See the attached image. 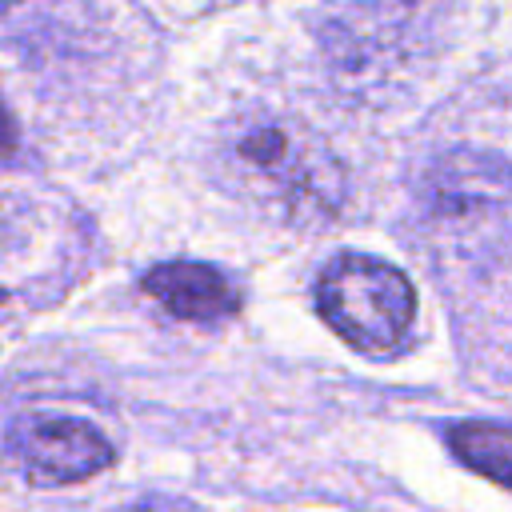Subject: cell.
Segmentation results:
<instances>
[{
	"label": "cell",
	"instance_id": "cell-5",
	"mask_svg": "<svg viewBox=\"0 0 512 512\" xmlns=\"http://www.w3.org/2000/svg\"><path fill=\"white\" fill-rule=\"evenodd\" d=\"M140 284L176 320L212 324V320H224L240 308L232 280L220 268L200 264V260H164V264L148 268Z\"/></svg>",
	"mask_w": 512,
	"mask_h": 512
},
{
	"label": "cell",
	"instance_id": "cell-2",
	"mask_svg": "<svg viewBox=\"0 0 512 512\" xmlns=\"http://www.w3.org/2000/svg\"><path fill=\"white\" fill-rule=\"evenodd\" d=\"M316 308L340 340L368 356H388L412 332L416 288L396 264L364 252H344L320 272Z\"/></svg>",
	"mask_w": 512,
	"mask_h": 512
},
{
	"label": "cell",
	"instance_id": "cell-8",
	"mask_svg": "<svg viewBox=\"0 0 512 512\" xmlns=\"http://www.w3.org/2000/svg\"><path fill=\"white\" fill-rule=\"evenodd\" d=\"M20 0H0V12H8V8H16Z\"/></svg>",
	"mask_w": 512,
	"mask_h": 512
},
{
	"label": "cell",
	"instance_id": "cell-4",
	"mask_svg": "<svg viewBox=\"0 0 512 512\" xmlns=\"http://www.w3.org/2000/svg\"><path fill=\"white\" fill-rule=\"evenodd\" d=\"M12 452L32 484H80L116 460L112 440L76 416H24L12 428Z\"/></svg>",
	"mask_w": 512,
	"mask_h": 512
},
{
	"label": "cell",
	"instance_id": "cell-3",
	"mask_svg": "<svg viewBox=\"0 0 512 512\" xmlns=\"http://www.w3.org/2000/svg\"><path fill=\"white\" fill-rule=\"evenodd\" d=\"M428 224L452 240H480L512 220V168L484 152L440 156L420 184Z\"/></svg>",
	"mask_w": 512,
	"mask_h": 512
},
{
	"label": "cell",
	"instance_id": "cell-7",
	"mask_svg": "<svg viewBox=\"0 0 512 512\" xmlns=\"http://www.w3.org/2000/svg\"><path fill=\"white\" fill-rule=\"evenodd\" d=\"M12 144H16V128H12V120H8V112L0 104V152H8Z\"/></svg>",
	"mask_w": 512,
	"mask_h": 512
},
{
	"label": "cell",
	"instance_id": "cell-1",
	"mask_svg": "<svg viewBox=\"0 0 512 512\" xmlns=\"http://www.w3.org/2000/svg\"><path fill=\"white\" fill-rule=\"evenodd\" d=\"M216 168L228 192L288 224H324L344 204V168L296 116L248 108L220 124Z\"/></svg>",
	"mask_w": 512,
	"mask_h": 512
},
{
	"label": "cell",
	"instance_id": "cell-9",
	"mask_svg": "<svg viewBox=\"0 0 512 512\" xmlns=\"http://www.w3.org/2000/svg\"><path fill=\"white\" fill-rule=\"evenodd\" d=\"M0 300H4V292H0Z\"/></svg>",
	"mask_w": 512,
	"mask_h": 512
},
{
	"label": "cell",
	"instance_id": "cell-6",
	"mask_svg": "<svg viewBox=\"0 0 512 512\" xmlns=\"http://www.w3.org/2000/svg\"><path fill=\"white\" fill-rule=\"evenodd\" d=\"M448 448L456 452L460 464L512 492V424H488V420L456 424L448 428Z\"/></svg>",
	"mask_w": 512,
	"mask_h": 512
}]
</instances>
